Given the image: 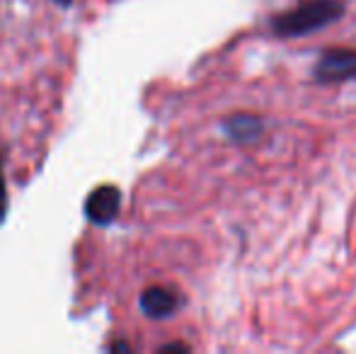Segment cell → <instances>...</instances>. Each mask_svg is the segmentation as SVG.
<instances>
[{
    "label": "cell",
    "instance_id": "1",
    "mask_svg": "<svg viewBox=\"0 0 356 354\" xmlns=\"http://www.w3.org/2000/svg\"><path fill=\"white\" fill-rule=\"evenodd\" d=\"M342 13L344 5L339 0H305V3L277 15L272 19V27L282 37H300V34L327 27L330 22L342 17Z\"/></svg>",
    "mask_w": 356,
    "mask_h": 354
},
{
    "label": "cell",
    "instance_id": "3",
    "mask_svg": "<svg viewBox=\"0 0 356 354\" xmlns=\"http://www.w3.org/2000/svg\"><path fill=\"white\" fill-rule=\"evenodd\" d=\"M318 81L323 83H337L356 78V51H347V49H337V51L323 54L318 61V71H315Z\"/></svg>",
    "mask_w": 356,
    "mask_h": 354
},
{
    "label": "cell",
    "instance_id": "2",
    "mask_svg": "<svg viewBox=\"0 0 356 354\" xmlns=\"http://www.w3.org/2000/svg\"><path fill=\"white\" fill-rule=\"evenodd\" d=\"M119 207H122L119 189L112 187V184H102L85 202V216L92 223H97V226H107V223H112L117 218Z\"/></svg>",
    "mask_w": 356,
    "mask_h": 354
},
{
    "label": "cell",
    "instance_id": "6",
    "mask_svg": "<svg viewBox=\"0 0 356 354\" xmlns=\"http://www.w3.org/2000/svg\"><path fill=\"white\" fill-rule=\"evenodd\" d=\"M8 214V189H5V179H3V170H0V221Z\"/></svg>",
    "mask_w": 356,
    "mask_h": 354
},
{
    "label": "cell",
    "instance_id": "4",
    "mask_svg": "<svg viewBox=\"0 0 356 354\" xmlns=\"http://www.w3.org/2000/svg\"><path fill=\"white\" fill-rule=\"evenodd\" d=\"M141 311L148 318H168L182 306L179 293H175L172 289L165 287H150L141 293Z\"/></svg>",
    "mask_w": 356,
    "mask_h": 354
},
{
    "label": "cell",
    "instance_id": "5",
    "mask_svg": "<svg viewBox=\"0 0 356 354\" xmlns=\"http://www.w3.org/2000/svg\"><path fill=\"white\" fill-rule=\"evenodd\" d=\"M259 129H262V124L254 117H235L225 124V131L233 138H238V141H250V138H254L259 134Z\"/></svg>",
    "mask_w": 356,
    "mask_h": 354
}]
</instances>
